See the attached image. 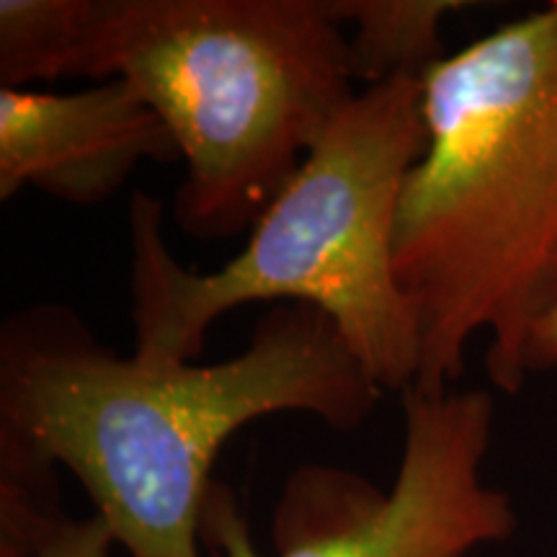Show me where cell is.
<instances>
[{"label":"cell","mask_w":557,"mask_h":557,"mask_svg":"<svg viewBox=\"0 0 557 557\" xmlns=\"http://www.w3.org/2000/svg\"><path fill=\"white\" fill-rule=\"evenodd\" d=\"M165 122L127 81L75 94L0 88V199L32 186L70 205L114 197L143 160H178Z\"/></svg>","instance_id":"obj_6"},{"label":"cell","mask_w":557,"mask_h":557,"mask_svg":"<svg viewBox=\"0 0 557 557\" xmlns=\"http://www.w3.org/2000/svg\"><path fill=\"white\" fill-rule=\"evenodd\" d=\"M0 557H111L116 545L107 521L96 513H62L52 472L0 468Z\"/></svg>","instance_id":"obj_9"},{"label":"cell","mask_w":557,"mask_h":557,"mask_svg":"<svg viewBox=\"0 0 557 557\" xmlns=\"http://www.w3.org/2000/svg\"><path fill=\"white\" fill-rule=\"evenodd\" d=\"M423 148V81L364 88L256 220L240 253L209 274L173 259L163 201L137 191L129 201L135 357L197 361L225 312L310 305L333 320L382 389L413 387L421 333L395 274V225Z\"/></svg>","instance_id":"obj_3"},{"label":"cell","mask_w":557,"mask_h":557,"mask_svg":"<svg viewBox=\"0 0 557 557\" xmlns=\"http://www.w3.org/2000/svg\"><path fill=\"white\" fill-rule=\"evenodd\" d=\"M493 416L483 389L423 395L408 387L389 491L351 470L302 465L276 504V555H263L238 496L214 483L201 513V547L220 557H470L517 532L511 496L483 480Z\"/></svg>","instance_id":"obj_5"},{"label":"cell","mask_w":557,"mask_h":557,"mask_svg":"<svg viewBox=\"0 0 557 557\" xmlns=\"http://www.w3.org/2000/svg\"><path fill=\"white\" fill-rule=\"evenodd\" d=\"M99 0H0V88L81 75Z\"/></svg>","instance_id":"obj_8"},{"label":"cell","mask_w":557,"mask_h":557,"mask_svg":"<svg viewBox=\"0 0 557 557\" xmlns=\"http://www.w3.org/2000/svg\"><path fill=\"white\" fill-rule=\"evenodd\" d=\"M382 389L333 320L276 305L218 364L120 357L78 315L39 305L0 338V462L67 468L129 557H201L227 438L274 413L361 426Z\"/></svg>","instance_id":"obj_1"},{"label":"cell","mask_w":557,"mask_h":557,"mask_svg":"<svg viewBox=\"0 0 557 557\" xmlns=\"http://www.w3.org/2000/svg\"><path fill=\"white\" fill-rule=\"evenodd\" d=\"M426 148L403 186L395 274L421 333L416 389L449 393L472 338L504 393L557 299V0L423 75Z\"/></svg>","instance_id":"obj_2"},{"label":"cell","mask_w":557,"mask_h":557,"mask_svg":"<svg viewBox=\"0 0 557 557\" xmlns=\"http://www.w3.org/2000/svg\"><path fill=\"white\" fill-rule=\"evenodd\" d=\"M553 367H557V299L534 320L524 351H521V369L527 377Z\"/></svg>","instance_id":"obj_10"},{"label":"cell","mask_w":557,"mask_h":557,"mask_svg":"<svg viewBox=\"0 0 557 557\" xmlns=\"http://www.w3.org/2000/svg\"><path fill=\"white\" fill-rule=\"evenodd\" d=\"M81 75L122 78L165 122L189 238L253 227L354 101L331 0H99Z\"/></svg>","instance_id":"obj_4"},{"label":"cell","mask_w":557,"mask_h":557,"mask_svg":"<svg viewBox=\"0 0 557 557\" xmlns=\"http://www.w3.org/2000/svg\"><path fill=\"white\" fill-rule=\"evenodd\" d=\"M462 0H331L333 16L348 26L354 83L380 86L418 78L444 60L442 21L468 9Z\"/></svg>","instance_id":"obj_7"}]
</instances>
